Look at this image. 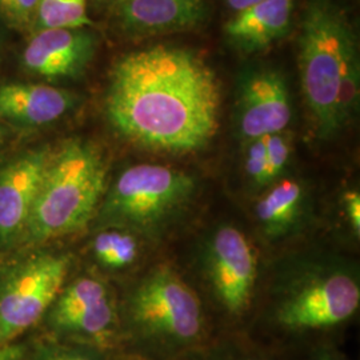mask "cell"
<instances>
[{"label":"cell","mask_w":360,"mask_h":360,"mask_svg":"<svg viewBox=\"0 0 360 360\" xmlns=\"http://www.w3.org/2000/svg\"><path fill=\"white\" fill-rule=\"evenodd\" d=\"M105 110L112 126L131 142L188 154L205 148L218 131L220 84L198 53L154 46L116 62Z\"/></svg>","instance_id":"cell-1"},{"label":"cell","mask_w":360,"mask_h":360,"mask_svg":"<svg viewBox=\"0 0 360 360\" xmlns=\"http://www.w3.org/2000/svg\"><path fill=\"white\" fill-rule=\"evenodd\" d=\"M299 37L302 90L321 139L347 124L359 101L354 28L333 0H309Z\"/></svg>","instance_id":"cell-2"},{"label":"cell","mask_w":360,"mask_h":360,"mask_svg":"<svg viewBox=\"0 0 360 360\" xmlns=\"http://www.w3.org/2000/svg\"><path fill=\"white\" fill-rule=\"evenodd\" d=\"M107 168L101 151L72 139L52 153L23 236L41 243L89 224L105 191Z\"/></svg>","instance_id":"cell-3"},{"label":"cell","mask_w":360,"mask_h":360,"mask_svg":"<svg viewBox=\"0 0 360 360\" xmlns=\"http://www.w3.org/2000/svg\"><path fill=\"white\" fill-rule=\"evenodd\" d=\"M196 180L178 168L135 165L124 169L104 200L102 215L123 230L163 231L191 203Z\"/></svg>","instance_id":"cell-4"},{"label":"cell","mask_w":360,"mask_h":360,"mask_svg":"<svg viewBox=\"0 0 360 360\" xmlns=\"http://www.w3.org/2000/svg\"><path fill=\"white\" fill-rule=\"evenodd\" d=\"M131 324L150 348L176 352L199 342L203 309L199 296L179 274L158 267L147 274L129 299Z\"/></svg>","instance_id":"cell-5"},{"label":"cell","mask_w":360,"mask_h":360,"mask_svg":"<svg viewBox=\"0 0 360 360\" xmlns=\"http://www.w3.org/2000/svg\"><path fill=\"white\" fill-rule=\"evenodd\" d=\"M68 267V257L53 254H38L0 267V346L11 345L51 307Z\"/></svg>","instance_id":"cell-6"},{"label":"cell","mask_w":360,"mask_h":360,"mask_svg":"<svg viewBox=\"0 0 360 360\" xmlns=\"http://www.w3.org/2000/svg\"><path fill=\"white\" fill-rule=\"evenodd\" d=\"M360 304L358 279L328 271L297 285L276 309V321L290 330L326 328L346 322Z\"/></svg>","instance_id":"cell-7"},{"label":"cell","mask_w":360,"mask_h":360,"mask_svg":"<svg viewBox=\"0 0 360 360\" xmlns=\"http://www.w3.org/2000/svg\"><path fill=\"white\" fill-rule=\"evenodd\" d=\"M207 272L220 304L231 314L243 312L257 281V257L245 233L224 226L207 248Z\"/></svg>","instance_id":"cell-8"},{"label":"cell","mask_w":360,"mask_h":360,"mask_svg":"<svg viewBox=\"0 0 360 360\" xmlns=\"http://www.w3.org/2000/svg\"><path fill=\"white\" fill-rule=\"evenodd\" d=\"M50 148L19 155L0 169V242L23 236L39 187L51 160Z\"/></svg>","instance_id":"cell-9"},{"label":"cell","mask_w":360,"mask_h":360,"mask_svg":"<svg viewBox=\"0 0 360 360\" xmlns=\"http://www.w3.org/2000/svg\"><path fill=\"white\" fill-rule=\"evenodd\" d=\"M96 39L86 28H40L23 51L28 72L44 79L82 74L95 53Z\"/></svg>","instance_id":"cell-10"},{"label":"cell","mask_w":360,"mask_h":360,"mask_svg":"<svg viewBox=\"0 0 360 360\" xmlns=\"http://www.w3.org/2000/svg\"><path fill=\"white\" fill-rule=\"evenodd\" d=\"M292 115L283 77L263 71L247 80L239 101V129L247 141L283 132Z\"/></svg>","instance_id":"cell-11"},{"label":"cell","mask_w":360,"mask_h":360,"mask_svg":"<svg viewBox=\"0 0 360 360\" xmlns=\"http://www.w3.org/2000/svg\"><path fill=\"white\" fill-rule=\"evenodd\" d=\"M123 26L138 34H165L188 30L206 18L205 0H116Z\"/></svg>","instance_id":"cell-12"},{"label":"cell","mask_w":360,"mask_h":360,"mask_svg":"<svg viewBox=\"0 0 360 360\" xmlns=\"http://www.w3.org/2000/svg\"><path fill=\"white\" fill-rule=\"evenodd\" d=\"M75 104L72 92L47 84L0 86V119L25 126H44L65 115Z\"/></svg>","instance_id":"cell-13"},{"label":"cell","mask_w":360,"mask_h":360,"mask_svg":"<svg viewBox=\"0 0 360 360\" xmlns=\"http://www.w3.org/2000/svg\"><path fill=\"white\" fill-rule=\"evenodd\" d=\"M294 0H263L236 13L224 26L227 38L245 51H257L287 32Z\"/></svg>","instance_id":"cell-14"},{"label":"cell","mask_w":360,"mask_h":360,"mask_svg":"<svg viewBox=\"0 0 360 360\" xmlns=\"http://www.w3.org/2000/svg\"><path fill=\"white\" fill-rule=\"evenodd\" d=\"M304 205L306 191L300 181L283 179L272 184L255 206L262 231L270 239L287 235L300 221Z\"/></svg>","instance_id":"cell-15"},{"label":"cell","mask_w":360,"mask_h":360,"mask_svg":"<svg viewBox=\"0 0 360 360\" xmlns=\"http://www.w3.org/2000/svg\"><path fill=\"white\" fill-rule=\"evenodd\" d=\"M115 311L108 297L67 309H51L52 324L67 333L101 338L114 324Z\"/></svg>","instance_id":"cell-16"},{"label":"cell","mask_w":360,"mask_h":360,"mask_svg":"<svg viewBox=\"0 0 360 360\" xmlns=\"http://www.w3.org/2000/svg\"><path fill=\"white\" fill-rule=\"evenodd\" d=\"M92 251L96 260L104 267L122 270L136 262L139 243L129 230H105L95 236Z\"/></svg>","instance_id":"cell-17"},{"label":"cell","mask_w":360,"mask_h":360,"mask_svg":"<svg viewBox=\"0 0 360 360\" xmlns=\"http://www.w3.org/2000/svg\"><path fill=\"white\" fill-rule=\"evenodd\" d=\"M37 20L40 28H86L87 0H40Z\"/></svg>","instance_id":"cell-18"},{"label":"cell","mask_w":360,"mask_h":360,"mask_svg":"<svg viewBox=\"0 0 360 360\" xmlns=\"http://www.w3.org/2000/svg\"><path fill=\"white\" fill-rule=\"evenodd\" d=\"M266 142V176L264 186H269L283 174L288 163L291 147L283 132L264 136Z\"/></svg>","instance_id":"cell-19"},{"label":"cell","mask_w":360,"mask_h":360,"mask_svg":"<svg viewBox=\"0 0 360 360\" xmlns=\"http://www.w3.org/2000/svg\"><path fill=\"white\" fill-rule=\"evenodd\" d=\"M245 168L248 178L259 187L264 186L266 176V142L264 138L248 141L245 150Z\"/></svg>","instance_id":"cell-20"},{"label":"cell","mask_w":360,"mask_h":360,"mask_svg":"<svg viewBox=\"0 0 360 360\" xmlns=\"http://www.w3.org/2000/svg\"><path fill=\"white\" fill-rule=\"evenodd\" d=\"M345 207L348 221L356 236L360 233V195L356 191H348L345 193Z\"/></svg>","instance_id":"cell-21"},{"label":"cell","mask_w":360,"mask_h":360,"mask_svg":"<svg viewBox=\"0 0 360 360\" xmlns=\"http://www.w3.org/2000/svg\"><path fill=\"white\" fill-rule=\"evenodd\" d=\"M47 360H96L90 354L83 352V351H77V349H65L60 352L53 354Z\"/></svg>","instance_id":"cell-22"},{"label":"cell","mask_w":360,"mask_h":360,"mask_svg":"<svg viewBox=\"0 0 360 360\" xmlns=\"http://www.w3.org/2000/svg\"><path fill=\"white\" fill-rule=\"evenodd\" d=\"M25 356V348L22 346H0V360H22Z\"/></svg>","instance_id":"cell-23"},{"label":"cell","mask_w":360,"mask_h":360,"mask_svg":"<svg viewBox=\"0 0 360 360\" xmlns=\"http://www.w3.org/2000/svg\"><path fill=\"white\" fill-rule=\"evenodd\" d=\"M260 1H263V0H227L229 6L236 13L245 11L247 8L255 6V4L260 3Z\"/></svg>","instance_id":"cell-24"},{"label":"cell","mask_w":360,"mask_h":360,"mask_svg":"<svg viewBox=\"0 0 360 360\" xmlns=\"http://www.w3.org/2000/svg\"><path fill=\"white\" fill-rule=\"evenodd\" d=\"M217 360H263L260 359V358H254V356H247V355H243V356H230V358H221V359Z\"/></svg>","instance_id":"cell-25"},{"label":"cell","mask_w":360,"mask_h":360,"mask_svg":"<svg viewBox=\"0 0 360 360\" xmlns=\"http://www.w3.org/2000/svg\"><path fill=\"white\" fill-rule=\"evenodd\" d=\"M4 139H6V131L3 127H0V144L4 142Z\"/></svg>","instance_id":"cell-26"},{"label":"cell","mask_w":360,"mask_h":360,"mask_svg":"<svg viewBox=\"0 0 360 360\" xmlns=\"http://www.w3.org/2000/svg\"><path fill=\"white\" fill-rule=\"evenodd\" d=\"M321 360H335V359H330V358H328V359H321Z\"/></svg>","instance_id":"cell-27"}]
</instances>
